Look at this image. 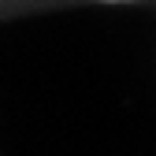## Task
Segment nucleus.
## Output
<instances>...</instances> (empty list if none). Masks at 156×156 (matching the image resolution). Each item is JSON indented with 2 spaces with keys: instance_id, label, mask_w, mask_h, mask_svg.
I'll list each match as a JSON object with an SVG mask.
<instances>
[{
  "instance_id": "f257e3e1",
  "label": "nucleus",
  "mask_w": 156,
  "mask_h": 156,
  "mask_svg": "<svg viewBox=\"0 0 156 156\" xmlns=\"http://www.w3.org/2000/svg\"><path fill=\"white\" fill-rule=\"evenodd\" d=\"M89 4H145V0H89Z\"/></svg>"
},
{
  "instance_id": "f03ea898",
  "label": "nucleus",
  "mask_w": 156,
  "mask_h": 156,
  "mask_svg": "<svg viewBox=\"0 0 156 156\" xmlns=\"http://www.w3.org/2000/svg\"><path fill=\"white\" fill-rule=\"evenodd\" d=\"M0 8H4V0H0Z\"/></svg>"
}]
</instances>
